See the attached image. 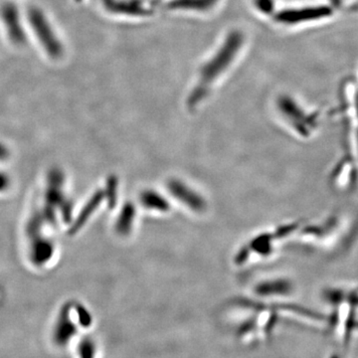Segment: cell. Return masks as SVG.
Wrapping results in <instances>:
<instances>
[{
  "label": "cell",
  "mask_w": 358,
  "mask_h": 358,
  "mask_svg": "<svg viewBox=\"0 0 358 358\" xmlns=\"http://www.w3.org/2000/svg\"><path fill=\"white\" fill-rule=\"evenodd\" d=\"M278 237V233L275 236L272 234H262L252 242L251 247L255 250L256 253L260 254V256H270L274 249L273 241Z\"/></svg>",
  "instance_id": "7"
},
{
  "label": "cell",
  "mask_w": 358,
  "mask_h": 358,
  "mask_svg": "<svg viewBox=\"0 0 358 358\" xmlns=\"http://www.w3.org/2000/svg\"><path fill=\"white\" fill-rule=\"evenodd\" d=\"M134 218V206L128 204V206L124 207L122 211L121 219H119L117 222V230L119 232L128 234L133 227V222Z\"/></svg>",
  "instance_id": "8"
},
{
  "label": "cell",
  "mask_w": 358,
  "mask_h": 358,
  "mask_svg": "<svg viewBox=\"0 0 358 358\" xmlns=\"http://www.w3.org/2000/svg\"><path fill=\"white\" fill-rule=\"evenodd\" d=\"M331 185L341 192H352L357 185L358 164L350 155L343 157L331 173Z\"/></svg>",
  "instance_id": "2"
},
{
  "label": "cell",
  "mask_w": 358,
  "mask_h": 358,
  "mask_svg": "<svg viewBox=\"0 0 358 358\" xmlns=\"http://www.w3.org/2000/svg\"><path fill=\"white\" fill-rule=\"evenodd\" d=\"M331 10L329 7L322 6L315 7V8L306 9L303 11H296V13H289L288 16H284L285 20L289 21L312 20L317 18L326 17L331 15Z\"/></svg>",
  "instance_id": "6"
},
{
  "label": "cell",
  "mask_w": 358,
  "mask_h": 358,
  "mask_svg": "<svg viewBox=\"0 0 358 358\" xmlns=\"http://www.w3.org/2000/svg\"><path fill=\"white\" fill-rule=\"evenodd\" d=\"M292 284L287 280H274L262 282L255 288V293L260 296H280L289 293Z\"/></svg>",
  "instance_id": "4"
},
{
  "label": "cell",
  "mask_w": 358,
  "mask_h": 358,
  "mask_svg": "<svg viewBox=\"0 0 358 358\" xmlns=\"http://www.w3.org/2000/svg\"><path fill=\"white\" fill-rule=\"evenodd\" d=\"M280 108L286 122H288L289 126L291 127L289 129L299 138L308 140L317 133L320 128V114L317 113L307 114L289 99L282 100Z\"/></svg>",
  "instance_id": "1"
},
{
  "label": "cell",
  "mask_w": 358,
  "mask_h": 358,
  "mask_svg": "<svg viewBox=\"0 0 358 358\" xmlns=\"http://www.w3.org/2000/svg\"><path fill=\"white\" fill-rule=\"evenodd\" d=\"M169 188L171 194L178 199V201L186 205L192 210L201 212L206 208V203L199 193L193 192L181 181L176 180V179L169 181Z\"/></svg>",
  "instance_id": "3"
},
{
  "label": "cell",
  "mask_w": 358,
  "mask_h": 358,
  "mask_svg": "<svg viewBox=\"0 0 358 358\" xmlns=\"http://www.w3.org/2000/svg\"><path fill=\"white\" fill-rule=\"evenodd\" d=\"M141 202L145 208L150 210L166 212L169 210V204L162 195L155 192H147L141 193Z\"/></svg>",
  "instance_id": "5"
}]
</instances>
